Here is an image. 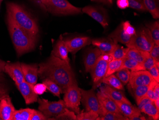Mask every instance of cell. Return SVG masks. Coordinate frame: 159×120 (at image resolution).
<instances>
[{
	"mask_svg": "<svg viewBox=\"0 0 159 120\" xmlns=\"http://www.w3.org/2000/svg\"><path fill=\"white\" fill-rule=\"evenodd\" d=\"M38 76L56 83L64 93L70 86L77 84L75 72L70 63L51 55L44 62L38 65Z\"/></svg>",
	"mask_w": 159,
	"mask_h": 120,
	"instance_id": "cell-1",
	"label": "cell"
},
{
	"mask_svg": "<svg viewBox=\"0 0 159 120\" xmlns=\"http://www.w3.org/2000/svg\"><path fill=\"white\" fill-rule=\"evenodd\" d=\"M7 21L11 37L18 56L33 50L35 47L37 39L19 26L8 14Z\"/></svg>",
	"mask_w": 159,
	"mask_h": 120,
	"instance_id": "cell-2",
	"label": "cell"
},
{
	"mask_svg": "<svg viewBox=\"0 0 159 120\" xmlns=\"http://www.w3.org/2000/svg\"><path fill=\"white\" fill-rule=\"evenodd\" d=\"M7 14L16 24L37 39L39 29L36 20L28 12L17 3L9 2L6 4Z\"/></svg>",
	"mask_w": 159,
	"mask_h": 120,
	"instance_id": "cell-3",
	"label": "cell"
},
{
	"mask_svg": "<svg viewBox=\"0 0 159 120\" xmlns=\"http://www.w3.org/2000/svg\"><path fill=\"white\" fill-rule=\"evenodd\" d=\"M39 6L55 16H69L82 13V9L71 4L68 0H37Z\"/></svg>",
	"mask_w": 159,
	"mask_h": 120,
	"instance_id": "cell-4",
	"label": "cell"
},
{
	"mask_svg": "<svg viewBox=\"0 0 159 120\" xmlns=\"http://www.w3.org/2000/svg\"><path fill=\"white\" fill-rule=\"evenodd\" d=\"M155 43L150 30L147 27L140 28L132 36L126 45L129 48L138 49L143 51L150 52Z\"/></svg>",
	"mask_w": 159,
	"mask_h": 120,
	"instance_id": "cell-5",
	"label": "cell"
},
{
	"mask_svg": "<svg viewBox=\"0 0 159 120\" xmlns=\"http://www.w3.org/2000/svg\"><path fill=\"white\" fill-rule=\"evenodd\" d=\"M38 102L39 111L48 120H52L53 118L64 112L67 109L63 100L50 102L44 98H38Z\"/></svg>",
	"mask_w": 159,
	"mask_h": 120,
	"instance_id": "cell-6",
	"label": "cell"
},
{
	"mask_svg": "<svg viewBox=\"0 0 159 120\" xmlns=\"http://www.w3.org/2000/svg\"><path fill=\"white\" fill-rule=\"evenodd\" d=\"M111 60L109 55L102 54L91 70L90 73L93 80V89H96L102 83L107 72L108 63Z\"/></svg>",
	"mask_w": 159,
	"mask_h": 120,
	"instance_id": "cell-7",
	"label": "cell"
},
{
	"mask_svg": "<svg viewBox=\"0 0 159 120\" xmlns=\"http://www.w3.org/2000/svg\"><path fill=\"white\" fill-rule=\"evenodd\" d=\"M64 94L63 101L67 108L75 112V114L79 113L81 112L80 105L81 104L82 95L78 84L71 85Z\"/></svg>",
	"mask_w": 159,
	"mask_h": 120,
	"instance_id": "cell-8",
	"label": "cell"
},
{
	"mask_svg": "<svg viewBox=\"0 0 159 120\" xmlns=\"http://www.w3.org/2000/svg\"><path fill=\"white\" fill-rule=\"evenodd\" d=\"M82 99L81 102L84 106L86 111H93L97 113L100 117L103 116L105 113L101 106L97 95L95 94V89L92 88L90 90H86L80 89Z\"/></svg>",
	"mask_w": 159,
	"mask_h": 120,
	"instance_id": "cell-9",
	"label": "cell"
},
{
	"mask_svg": "<svg viewBox=\"0 0 159 120\" xmlns=\"http://www.w3.org/2000/svg\"><path fill=\"white\" fill-rule=\"evenodd\" d=\"M82 11V12L88 15L96 21L104 28L109 25L107 11L102 7L89 5L83 8Z\"/></svg>",
	"mask_w": 159,
	"mask_h": 120,
	"instance_id": "cell-10",
	"label": "cell"
},
{
	"mask_svg": "<svg viewBox=\"0 0 159 120\" xmlns=\"http://www.w3.org/2000/svg\"><path fill=\"white\" fill-rule=\"evenodd\" d=\"M154 80L148 70L131 71L129 84L131 87L147 86Z\"/></svg>",
	"mask_w": 159,
	"mask_h": 120,
	"instance_id": "cell-11",
	"label": "cell"
},
{
	"mask_svg": "<svg viewBox=\"0 0 159 120\" xmlns=\"http://www.w3.org/2000/svg\"><path fill=\"white\" fill-rule=\"evenodd\" d=\"M92 40L88 36H77L68 39H64L69 52L73 55L75 54L84 46L92 44Z\"/></svg>",
	"mask_w": 159,
	"mask_h": 120,
	"instance_id": "cell-12",
	"label": "cell"
},
{
	"mask_svg": "<svg viewBox=\"0 0 159 120\" xmlns=\"http://www.w3.org/2000/svg\"><path fill=\"white\" fill-rule=\"evenodd\" d=\"M4 72L9 75L16 83V85L25 81L21 69V63L19 62L13 63H6Z\"/></svg>",
	"mask_w": 159,
	"mask_h": 120,
	"instance_id": "cell-13",
	"label": "cell"
},
{
	"mask_svg": "<svg viewBox=\"0 0 159 120\" xmlns=\"http://www.w3.org/2000/svg\"><path fill=\"white\" fill-rule=\"evenodd\" d=\"M16 86L25 98L26 104H30L38 102V95L34 91V85L24 81Z\"/></svg>",
	"mask_w": 159,
	"mask_h": 120,
	"instance_id": "cell-14",
	"label": "cell"
},
{
	"mask_svg": "<svg viewBox=\"0 0 159 120\" xmlns=\"http://www.w3.org/2000/svg\"><path fill=\"white\" fill-rule=\"evenodd\" d=\"M16 110L9 95L0 100V120H12Z\"/></svg>",
	"mask_w": 159,
	"mask_h": 120,
	"instance_id": "cell-15",
	"label": "cell"
},
{
	"mask_svg": "<svg viewBox=\"0 0 159 120\" xmlns=\"http://www.w3.org/2000/svg\"><path fill=\"white\" fill-rule=\"evenodd\" d=\"M96 95L99 103L105 113L111 112L121 113L116 103L108 95L101 91H98Z\"/></svg>",
	"mask_w": 159,
	"mask_h": 120,
	"instance_id": "cell-16",
	"label": "cell"
},
{
	"mask_svg": "<svg viewBox=\"0 0 159 120\" xmlns=\"http://www.w3.org/2000/svg\"><path fill=\"white\" fill-rule=\"evenodd\" d=\"M92 44L96 46L102 55H109L113 50L117 43L113 41L110 37L93 39Z\"/></svg>",
	"mask_w": 159,
	"mask_h": 120,
	"instance_id": "cell-17",
	"label": "cell"
},
{
	"mask_svg": "<svg viewBox=\"0 0 159 120\" xmlns=\"http://www.w3.org/2000/svg\"><path fill=\"white\" fill-rule=\"evenodd\" d=\"M100 91L110 97L115 102H121L132 104V103L127 98L122 90L116 89L111 86L105 85L100 87Z\"/></svg>",
	"mask_w": 159,
	"mask_h": 120,
	"instance_id": "cell-18",
	"label": "cell"
},
{
	"mask_svg": "<svg viewBox=\"0 0 159 120\" xmlns=\"http://www.w3.org/2000/svg\"><path fill=\"white\" fill-rule=\"evenodd\" d=\"M21 67L24 73L25 80L34 86L37 83L38 76V66L37 65L21 63Z\"/></svg>",
	"mask_w": 159,
	"mask_h": 120,
	"instance_id": "cell-19",
	"label": "cell"
},
{
	"mask_svg": "<svg viewBox=\"0 0 159 120\" xmlns=\"http://www.w3.org/2000/svg\"><path fill=\"white\" fill-rule=\"evenodd\" d=\"M101 55V52L97 47L88 49L84 59V64L87 72H90Z\"/></svg>",
	"mask_w": 159,
	"mask_h": 120,
	"instance_id": "cell-20",
	"label": "cell"
},
{
	"mask_svg": "<svg viewBox=\"0 0 159 120\" xmlns=\"http://www.w3.org/2000/svg\"><path fill=\"white\" fill-rule=\"evenodd\" d=\"M69 51L62 36H60L58 41L53 46L51 54L67 62L70 63Z\"/></svg>",
	"mask_w": 159,
	"mask_h": 120,
	"instance_id": "cell-21",
	"label": "cell"
},
{
	"mask_svg": "<svg viewBox=\"0 0 159 120\" xmlns=\"http://www.w3.org/2000/svg\"><path fill=\"white\" fill-rule=\"evenodd\" d=\"M119 108L121 114L127 117L129 120L131 118L142 115L140 110L132 104L121 102H115Z\"/></svg>",
	"mask_w": 159,
	"mask_h": 120,
	"instance_id": "cell-22",
	"label": "cell"
},
{
	"mask_svg": "<svg viewBox=\"0 0 159 120\" xmlns=\"http://www.w3.org/2000/svg\"><path fill=\"white\" fill-rule=\"evenodd\" d=\"M108 37H110L113 41L116 43H120L126 45L131 40L132 37L127 35L123 30L122 23L115 29L113 32L109 35Z\"/></svg>",
	"mask_w": 159,
	"mask_h": 120,
	"instance_id": "cell-23",
	"label": "cell"
},
{
	"mask_svg": "<svg viewBox=\"0 0 159 120\" xmlns=\"http://www.w3.org/2000/svg\"><path fill=\"white\" fill-rule=\"evenodd\" d=\"M127 87L129 93L132 94L137 104H138L142 98L146 96L149 85L131 87L128 84Z\"/></svg>",
	"mask_w": 159,
	"mask_h": 120,
	"instance_id": "cell-24",
	"label": "cell"
},
{
	"mask_svg": "<svg viewBox=\"0 0 159 120\" xmlns=\"http://www.w3.org/2000/svg\"><path fill=\"white\" fill-rule=\"evenodd\" d=\"M149 55L150 54L149 52L143 51L138 49L129 48L125 57L133 59L140 64H142Z\"/></svg>",
	"mask_w": 159,
	"mask_h": 120,
	"instance_id": "cell-25",
	"label": "cell"
},
{
	"mask_svg": "<svg viewBox=\"0 0 159 120\" xmlns=\"http://www.w3.org/2000/svg\"><path fill=\"white\" fill-rule=\"evenodd\" d=\"M147 11L149 12L153 18L159 17V0H143Z\"/></svg>",
	"mask_w": 159,
	"mask_h": 120,
	"instance_id": "cell-26",
	"label": "cell"
},
{
	"mask_svg": "<svg viewBox=\"0 0 159 120\" xmlns=\"http://www.w3.org/2000/svg\"><path fill=\"white\" fill-rule=\"evenodd\" d=\"M122 68L128 69L129 70H131V71L143 70L142 64H140L133 59L127 58V57H125L123 59L122 65L120 70Z\"/></svg>",
	"mask_w": 159,
	"mask_h": 120,
	"instance_id": "cell-27",
	"label": "cell"
},
{
	"mask_svg": "<svg viewBox=\"0 0 159 120\" xmlns=\"http://www.w3.org/2000/svg\"><path fill=\"white\" fill-rule=\"evenodd\" d=\"M103 83L116 89L125 90L124 85L114 74L105 77L102 81V83Z\"/></svg>",
	"mask_w": 159,
	"mask_h": 120,
	"instance_id": "cell-28",
	"label": "cell"
},
{
	"mask_svg": "<svg viewBox=\"0 0 159 120\" xmlns=\"http://www.w3.org/2000/svg\"><path fill=\"white\" fill-rule=\"evenodd\" d=\"M141 112L145 113L153 120H158L159 119V110L156 108L153 102L145 105L141 110Z\"/></svg>",
	"mask_w": 159,
	"mask_h": 120,
	"instance_id": "cell-29",
	"label": "cell"
},
{
	"mask_svg": "<svg viewBox=\"0 0 159 120\" xmlns=\"http://www.w3.org/2000/svg\"><path fill=\"white\" fill-rule=\"evenodd\" d=\"M34 109L30 108L16 110L12 120H30Z\"/></svg>",
	"mask_w": 159,
	"mask_h": 120,
	"instance_id": "cell-30",
	"label": "cell"
},
{
	"mask_svg": "<svg viewBox=\"0 0 159 120\" xmlns=\"http://www.w3.org/2000/svg\"><path fill=\"white\" fill-rule=\"evenodd\" d=\"M128 49V47L125 48L117 44L109 55L111 60H122L125 57Z\"/></svg>",
	"mask_w": 159,
	"mask_h": 120,
	"instance_id": "cell-31",
	"label": "cell"
},
{
	"mask_svg": "<svg viewBox=\"0 0 159 120\" xmlns=\"http://www.w3.org/2000/svg\"><path fill=\"white\" fill-rule=\"evenodd\" d=\"M43 83L46 86L47 89L56 96L60 98L61 94H63L62 89L59 86L52 80L48 79H43Z\"/></svg>",
	"mask_w": 159,
	"mask_h": 120,
	"instance_id": "cell-32",
	"label": "cell"
},
{
	"mask_svg": "<svg viewBox=\"0 0 159 120\" xmlns=\"http://www.w3.org/2000/svg\"><path fill=\"white\" fill-rule=\"evenodd\" d=\"M147 28L151 32V35L153 38L154 43L159 46V21L155 22L146 25Z\"/></svg>",
	"mask_w": 159,
	"mask_h": 120,
	"instance_id": "cell-33",
	"label": "cell"
},
{
	"mask_svg": "<svg viewBox=\"0 0 159 120\" xmlns=\"http://www.w3.org/2000/svg\"><path fill=\"white\" fill-rule=\"evenodd\" d=\"M122 60H111L108 63L105 77L114 74L120 70L122 65Z\"/></svg>",
	"mask_w": 159,
	"mask_h": 120,
	"instance_id": "cell-34",
	"label": "cell"
},
{
	"mask_svg": "<svg viewBox=\"0 0 159 120\" xmlns=\"http://www.w3.org/2000/svg\"><path fill=\"white\" fill-rule=\"evenodd\" d=\"M115 76L121 81L124 85H126L129 81L131 71L128 69L122 68L115 72Z\"/></svg>",
	"mask_w": 159,
	"mask_h": 120,
	"instance_id": "cell-35",
	"label": "cell"
},
{
	"mask_svg": "<svg viewBox=\"0 0 159 120\" xmlns=\"http://www.w3.org/2000/svg\"><path fill=\"white\" fill-rule=\"evenodd\" d=\"M96 120H129V119L121 113L106 112L102 117L99 116Z\"/></svg>",
	"mask_w": 159,
	"mask_h": 120,
	"instance_id": "cell-36",
	"label": "cell"
},
{
	"mask_svg": "<svg viewBox=\"0 0 159 120\" xmlns=\"http://www.w3.org/2000/svg\"><path fill=\"white\" fill-rule=\"evenodd\" d=\"M97 113L93 111L81 112L76 115V120H96L99 117Z\"/></svg>",
	"mask_w": 159,
	"mask_h": 120,
	"instance_id": "cell-37",
	"label": "cell"
},
{
	"mask_svg": "<svg viewBox=\"0 0 159 120\" xmlns=\"http://www.w3.org/2000/svg\"><path fill=\"white\" fill-rule=\"evenodd\" d=\"M52 120H76V115L75 112L67 108L66 111L53 118Z\"/></svg>",
	"mask_w": 159,
	"mask_h": 120,
	"instance_id": "cell-38",
	"label": "cell"
},
{
	"mask_svg": "<svg viewBox=\"0 0 159 120\" xmlns=\"http://www.w3.org/2000/svg\"><path fill=\"white\" fill-rule=\"evenodd\" d=\"M129 6L131 8L141 12H147L143 0H128Z\"/></svg>",
	"mask_w": 159,
	"mask_h": 120,
	"instance_id": "cell-39",
	"label": "cell"
},
{
	"mask_svg": "<svg viewBox=\"0 0 159 120\" xmlns=\"http://www.w3.org/2000/svg\"><path fill=\"white\" fill-rule=\"evenodd\" d=\"M121 23H122V28H123L124 32L127 35L131 37L134 36V35L135 34L136 31L134 27L132 26L130 22L128 21H127L125 22H122Z\"/></svg>",
	"mask_w": 159,
	"mask_h": 120,
	"instance_id": "cell-40",
	"label": "cell"
},
{
	"mask_svg": "<svg viewBox=\"0 0 159 120\" xmlns=\"http://www.w3.org/2000/svg\"><path fill=\"white\" fill-rule=\"evenodd\" d=\"M155 65V60L150 56V55L142 63V66L143 70H149Z\"/></svg>",
	"mask_w": 159,
	"mask_h": 120,
	"instance_id": "cell-41",
	"label": "cell"
},
{
	"mask_svg": "<svg viewBox=\"0 0 159 120\" xmlns=\"http://www.w3.org/2000/svg\"><path fill=\"white\" fill-rule=\"evenodd\" d=\"M152 78L157 82H159V62L155 63V65L148 70Z\"/></svg>",
	"mask_w": 159,
	"mask_h": 120,
	"instance_id": "cell-42",
	"label": "cell"
},
{
	"mask_svg": "<svg viewBox=\"0 0 159 120\" xmlns=\"http://www.w3.org/2000/svg\"><path fill=\"white\" fill-rule=\"evenodd\" d=\"M4 78L2 73H0V100L8 95V89L4 84Z\"/></svg>",
	"mask_w": 159,
	"mask_h": 120,
	"instance_id": "cell-43",
	"label": "cell"
},
{
	"mask_svg": "<svg viewBox=\"0 0 159 120\" xmlns=\"http://www.w3.org/2000/svg\"><path fill=\"white\" fill-rule=\"evenodd\" d=\"M150 56L155 60V63L159 62V46L155 44L149 52Z\"/></svg>",
	"mask_w": 159,
	"mask_h": 120,
	"instance_id": "cell-44",
	"label": "cell"
},
{
	"mask_svg": "<svg viewBox=\"0 0 159 120\" xmlns=\"http://www.w3.org/2000/svg\"><path fill=\"white\" fill-rule=\"evenodd\" d=\"M34 91L36 94L42 95L45 93L47 89L46 86L43 83H38L34 86Z\"/></svg>",
	"mask_w": 159,
	"mask_h": 120,
	"instance_id": "cell-45",
	"label": "cell"
},
{
	"mask_svg": "<svg viewBox=\"0 0 159 120\" xmlns=\"http://www.w3.org/2000/svg\"><path fill=\"white\" fill-rule=\"evenodd\" d=\"M47 118L40 111L34 110L31 117L30 120H45Z\"/></svg>",
	"mask_w": 159,
	"mask_h": 120,
	"instance_id": "cell-46",
	"label": "cell"
},
{
	"mask_svg": "<svg viewBox=\"0 0 159 120\" xmlns=\"http://www.w3.org/2000/svg\"><path fill=\"white\" fill-rule=\"evenodd\" d=\"M153 102V101H152L151 99L148 98L147 97H144L142 98L141 101L137 104V105H138V109H139L141 112V110L145 106V105L147 104L148 103H151V102Z\"/></svg>",
	"mask_w": 159,
	"mask_h": 120,
	"instance_id": "cell-47",
	"label": "cell"
},
{
	"mask_svg": "<svg viewBox=\"0 0 159 120\" xmlns=\"http://www.w3.org/2000/svg\"><path fill=\"white\" fill-rule=\"evenodd\" d=\"M116 3L118 7L121 9H125L129 7L128 0H117Z\"/></svg>",
	"mask_w": 159,
	"mask_h": 120,
	"instance_id": "cell-48",
	"label": "cell"
},
{
	"mask_svg": "<svg viewBox=\"0 0 159 120\" xmlns=\"http://www.w3.org/2000/svg\"><path fill=\"white\" fill-rule=\"evenodd\" d=\"M91 1L99 3H102L104 5L111 6L113 4L114 0H91Z\"/></svg>",
	"mask_w": 159,
	"mask_h": 120,
	"instance_id": "cell-49",
	"label": "cell"
},
{
	"mask_svg": "<svg viewBox=\"0 0 159 120\" xmlns=\"http://www.w3.org/2000/svg\"><path fill=\"white\" fill-rule=\"evenodd\" d=\"M154 94L157 98H159V82H157L154 86Z\"/></svg>",
	"mask_w": 159,
	"mask_h": 120,
	"instance_id": "cell-50",
	"label": "cell"
},
{
	"mask_svg": "<svg viewBox=\"0 0 159 120\" xmlns=\"http://www.w3.org/2000/svg\"><path fill=\"white\" fill-rule=\"evenodd\" d=\"M6 63L4 61L0 60V73L4 72V69Z\"/></svg>",
	"mask_w": 159,
	"mask_h": 120,
	"instance_id": "cell-51",
	"label": "cell"
},
{
	"mask_svg": "<svg viewBox=\"0 0 159 120\" xmlns=\"http://www.w3.org/2000/svg\"><path fill=\"white\" fill-rule=\"evenodd\" d=\"M146 118L144 116H142V115L140 116H136V117H133V118L129 119V120H146Z\"/></svg>",
	"mask_w": 159,
	"mask_h": 120,
	"instance_id": "cell-52",
	"label": "cell"
},
{
	"mask_svg": "<svg viewBox=\"0 0 159 120\" xmlns=\"http://www.w3.org/2000/svg\"><path fill=\"white\" fill-rule=\"evenodd\" d=\"M153 103H154V105H155V106H156V108H157L158 110H159V98L156 99L155 101L153 102Z\"/></svg>",
	"mask_w": 159,
	"mask_h": 120,
	"instance_id": "cell-53",
	"label": "cell"
},
{
	"mask_svg": "<svg viewBox=\"0 0 159 120\" xmlns=\"http://www.w3.org/2000/svg\"><path fill=\"white\" fill-rule=\"evenodd\" d=\"M2 1L3 0H0V6H1V4L2 2Z\"/></svg>",
	"mask_w": 159,
	"mask_h": 120,
	"instance_id": "cell-54",
	"label": "cell"
}]
</instances>
